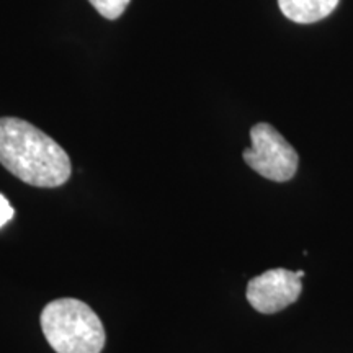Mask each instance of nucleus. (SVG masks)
Here are the masks:
<instances>
[{
	"mask_svg": "<svg viewBox=\"0 0 353 353\" xmlns=\"http://www.w3.org/2000/svg\"><path fill=\"white\" fill-rule=\"evenodd\" d=\"M92 7L107 20H117L123 15L131 0H88Z\"/></svg>",
	"mask_w": 353,
	"mask_h": 353,
	"instance_id": "423d86ee",
	"label": "nucleus"
},
{
	"mask_svg": "<svg viewBox=\"0 0 353 353\" xmlns=\"http://www.w3.org/2000/svg\"><path fill=\"white\" fill-rule=\"evenodd\" d=\"M339 0H278L280 10L294 23H316L334 12Z\"/></svg>",
	"mask_w": 353,
	"mask_h": 353,
	"instance_id": "39448f33",
	"label": "nucleus"
},
{
	"mask_svg": "<svg viewBox=\"0 0 353 353\" xmlns=\"http://www.w3.org/2000/svg\"><path fill=\"white\" fill-rule=\"evenodd\" d=\"M252 145L242 157L250 169L272 182H288L298 170L299 157L294 148L268 123H257L250 130Z\"/></svg>",
	"mask_w": 353,
	"mask_h": 353,
	"instance_id": "7ed1b4c3",
	"label": "nucleus"
},
{
	"mask_svg": "<svg viewBox=\"0 0 353 353\" xmlns=\"http://www.w3.org/2000/svg\"><path fill=\"white\" fill-rule=\"evenodd\" d=\"M13 218V208L6 196L0 193V228L7 224Z\"/></svg>",
	"mask_w": 353,
	"mask_h": 353,
	"instance_id": "0eeeda50",
	"label": "nucleus"
},
{
	"mask_svg": "<svg viewBox=\"0 0 353 353\" xmlns=\"http://www.w3.org/2000/svg\"><path fill=\"white\" fill-rule=\"evenodd\" d=\"M39 322L44 339L56 353H101L107 341L94 309L74 298L48 303Z\"/></svg>",
	"mask_w": 353,
	"mask_h": 353,
	"instance_id": "f03ea898",
	"label": "nucleus"
},
{
	"mask_svg": "<svg viewBox=\"0 0 353 353\" xmlns=\"http://www.w3.org/2000/svg\"><path fill=\"white\" fill-rule=\"evenodd\" d=\"M0 164L37 188H56L72 174L68 152L51 136L20 118H0Z\"/></svg>",
	"mask_w": 353,
	"mask_h": 353,
	"instance_id": "f257e3e1",
	"label": "nucleus"
},
{
	"mask_svg": "<svg viewBox=\"0 0 353 353\" xmlns=\"http://www.w3.org/2000/svg\"><path fill=\"white\" fill-rule=\"evenodd\" d=\"M296 273H298V275H299V276H301V278H303L304 275H306V273H304V270H298Z\"/></svg>",
	"mask_w": 353,
	"mask_h": 353,
	"instance_id": "6e6552de",
	"label": "nucleus"
},
{
	"mask_svg": "<svg viewBox=\"0 0 353 353\" xmlns=\"http://www.w3.org/2000/svg\"><path fill=\"white\" fill-rule=\"evenodd\" d=\"M301 290V276L296 272L272 268L249 281L245 296L255 311L275 314L296 301Z\"/></svg>",
	"mask_w": 353,
	"mask_h": 353,
	"instance_id": "20e7f679",
	"label": "nucleus"
}]
</instances>
